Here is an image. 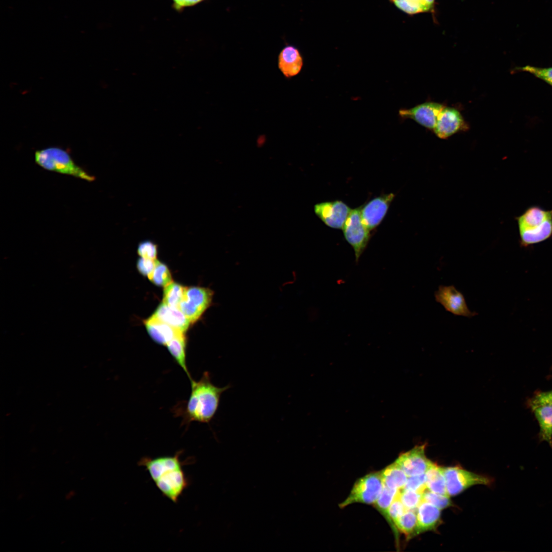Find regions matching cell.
Instances as JSON below:
<instances>
[{
    "instance_id": "6da1fadb",
    "label": "cell",
    "mask_w": 552,
    "mask_h": 552,
    "mask_svg": "<svg viewBox=\"0 0 552 552\" xmlns=\"http://www.w3.org/2000/svg\"><path fill=\"white\" fill-rule=\"evenodd\" d=\"M182 451L173 455L156 457H144L138 464L145 468L162 494L174 503H177L189 484L181 460Z\"/></svg>"
},
{
    "instance_id": "7a4b0ae2",
    "label": "cell",
    "mask_w": 552,
    "mask_h": 552,
    "mask_svg": "<svg viewBox=\"0 0 552 552\" xmlns=\"http://www.w3.org/2000/svg\"><path fill=\"white\" fill-rule=\"evenodd\" d=\"M190 382L191 392L186 408L187 418L189 421L209 423L217 410L221 395L230 386H215L208 372H204L199 380L192 379Z\"/></svg>"
},
{
    "instance_id": "3957f363",
    "label": "cell",
    "mask_w": 552,
    "mask_h": 552,
    "mask_svg": "<svg viewBox=\"0 0 552 552\" xmlns=\"http://www.w3.org/2000/svg\"><path fill=\"white\" fill-rule=\"evenodd\" d=\"M521 244L527 246L552 236V210L533 205L515 218Z\"/></svg>"
},
{
    "instance_id": "277c9868",
    "label": "cell",
    "mask_w": 552,
    "mask_h": 552,
    "mask_svg": "<svg viewBox=\"0 0 552 552\" xmlns=\"http://www.w3.org/2000/svg\"><path fill=\"white\" fill-rule=\"evenodd\" d=\"M36 163L42 168L61 174L69 175L88 181L95 177L75 163L69 153L57 147L44 148L35 152Z\"/></svg>"
},
{
    "instance_id": "5b68a950",
    "label": "cell",
    "mask_w": 552,
    "mask_h": 552,
    "mask_svg": "<svg viewBox=\"0 0 552 552\" xmlns=\"http://www.w3.org/2000/svg\"><path fill=\"white\" fill-rule=\"evenodd\" d=\"M383 487L381 472L371 473L358 479L348 497L339 504L340 508L354 503L374 504Z\"/></svg>"
},
{
    "instance_id": "8992f818",
    "label": "cell",
    "mask_w": 552,
    "mask_h": 552,
    "mask_svg": "<svg viewBox=\"0 0 552 552\" xmlns=\"http://www.w3.org/2000/svg\"><path fill=\"white\" fill-rule=\"evenodd\" d=\"M342 229L346 240L353 249L357 262L371 236V231L362 221L360 207L351 209Z\"/></svg>"
},
{
    "instance_id": "52a82bcc",
    "label": "cell",
    "mask_w": 552,
    "mask_h": 552,
    "mask_svg": "<svg viewBox=\"0 0 552 552\" xmlns=\"http://www.w3.org/2000/svg\"><path fill=\"white\" fill-rule=\"evenodd\" d=\"M213 295V291L208 288L198 286L187 287L179 309L191 323H194L212 305Z\"/></svg>"
},
{
    "instance_id": "ba28073f",
    "label": "cell",
    "mask_w": 552,
    "mask_h": 552,
    "mask_svg": "<svg viewBox=\"0 0 552 552\" xmlns=\"http://www.w3.org/2000/svg\"><path fill=\"white\" fill-rule=\"evenodd\" d=\"M447 494L455 496L475 485H488L490 479L486 476L464 470L458 467H442Z\"/></svg>"
},
{
    "instance_id": "9c48e42d",
    "label": "cell",
    "mask_w": 552,
    "mask_h": 552,
    "mask_svg": "<svg viewBox=\"0 0 552 552\" xmlns=\"http://www.w3.org/2000/svg\"><path fill=\"white\" fill-rule=\"evenodd\" d=\"M434 297L447 311L455 315L472 317L477 315L469 309L464 295L453 285H440Z\"/></svg>"
},
{
    "instance_id": "30bf717a",
    "label": "cell",
    "mask_w": 552,
    "mask_h": 552,
    "mask_svg": "<svg viewBox=\"0 0 552 552\" xmlns=\"http://www.w3.org/2000/svg\"><path fill=\"white\" fill-rule=\"evenodd\" d=\"M316 215L327 226L342 229L351 209L341 200L321 202L315 204Z\"/></svg>"
},
{
    "instance_id": "8fae6325",
    "label": "cell",
    "mask_w": 552,
    "mask_h": 552,
    "mask_svg": "<svg viewBox=\"0 0 552 552\" xmlns=\"http://www.w3.org/2000/svg\"><path fill=\"white\" fill-rule=\"evenodd\" d=\"M395 195L390 193L376 197L360 206L362 221L372 231L382 222Z\"/></svg>"
},
{
    "instance_id": "7c38bea8",
    "label": "cell",
    "mask_w": 552,
    "mask_h": 552,
    "mask_svg": "<svg viewBox=\"0 0 552 552\" xmlns=\"http://www.w3.org/2000/svg\"><path fill=\"white\" fill-rule=\"evenodd\" d=\"M426 446L425 444L416 446L395 462L408 477L424 474L433 463L425 455Z\"/></svg>"
},
{
    "instance_id": "4fadbf2b",
    "label": "cell",
    "mask_w": 552,
    "mask_h": 552,
    "mask_svg": "<svg viewBox=\"0 0 552 552\" xmlns=\"http://www.w3.org/2000/svg\"><path fill=\"white\" fill-rule=\"evenodd\" d=\"M445 106L436 102H428L409 109H401L399 116L410 119L428 129L433 130L438 116Z\"/></svg>"
},
{
    "instance_id": "5bb4252c",
    "label": "cell",
    "mask_w": 552,
    "mask_h": 552,
    "mask_svg": "<svg viewBox=\"0 0 552 552\" xmlns=\"http://www.w3.org/2000/svg\"><path fill=\"white\" fill-rule=\"evenodd\" d=\"M467 127L462 114L457 109L444 107L438 116L433 131L438 137L445 139L459 131L465 130Z\"/></svg>"
},
{
    "instance_id": "9a60e30c",
    "label": "cell",
    "mask_w": 552,
    "mask_h": 552,
    "mask_svg": "<svg viewBox=\"0 0 552 552\" xmlns=\"http://www.w3.org/2000/svg\"><path fill=\"white\" fill-rule=\"evenodd\" d=\"M528 404L539 423L540 439L552 446V402L535 395Z\"/></svg>"
},
{
    "instance_id": "2e32d148",
    "label": "cell",
    "mask_w": 552,
    "mask_h": 552,
    "mask_svg": "<svg viewBox=\"0 0 552 552\" xmlns=\"http://www.w3.org/2000/svg\"><path fill=\"white\" fill-rule=\"evenodd\" d=\"M303 64V58L299 50L293 45L285 46L279 53L278 67L287 78L298 75L302 69Z\"/></svg>"
},
{
    "instance_id": "e0dca14e",
    "label": "cell",
    "mask_w": 552,
    "mask_h": 552,
    "mask_svg": "<svg viewBox=\"0 0 552 552\" xmlns=\"http://www.w3.org/2000/svg\"><path fill=\"white\" fill-rule=\"evenodd\" d=\"M144 324L152 339L160 344L166 346L175 337L185 334L184 332L171 327L153 315L144 320Z\"/></svg>"
},
{
    "instance_id": "ac0fdd59",
    "label": "cell",
    "mask_w": 552,
    "mask_h": 552,
    "mask_svg": "<svg viewBox=\"0 0 552 552\" xmlns=\"http://www.w3.org/2000/svg\"><path fill=\"white\" fill-rule=\"evenodd\" d=\"M152 315L184 333L187 331L191 323L179 309L171 307L163 302L158 306Z\"/></svg>"
},
{
    "instance_id": "d6986e66",
    "label": "cell",
    "mask_w": 552,
    "mask_h": 552,
    "mask_svg": "<svg viewBox=\"0 0 552 552\" xmlns=\"http://www.w3.org/2000/svg\"><path fill=\"white\" fill-rule=\"evenodd\" d=\"M418 521L417 533L432 530L438 524L441 510L432 504L422 500L416 509Z\"/></svg>"
},
{
    "instance_id": "ffe728a7",
    "label": "cell",
    "mask_w": 552,
    "mask_h": 552,
    "mask_svg": "<svg viewBox=\"0 0 552 552\" xmlns=\"http://www.w3.org/2000/svg\"><path fill=\"white\" fill-rule=\"evenodd\" d=\"M400 10L409 15L434 12L435 0H390Z\"/></svg>"
},
{
    "instance_id": "44dd1931",
    "label": "cell",
    "mask_w": 552,
    "mask_h": 552,
    "mask_svg": "<svg viewBox=\"0 0 552 552\" xmlns=\"http://www.w3.org/2000/svg\"><path fill=\"white\" fill-rule=\"evenodd\" d=\"M425 474L427 490L434 493L448 495L442 467L432 463Z\"/></svg>"
},
{
    "instance_id": "7402d4cb",
    "label": "cell",
    "mask_w": 552,
    "mask_h": 552,
    "mask_svg": "<svg viewBox=\"0 0 552 552\" xmlns=\"http://www.w3.org/2000/svg\"><path fill=\"white\" fill-rule=\"evenodd\" d=\"M381 472L383 485L392 489L399 490L402 489L408 478L395 462Z\"/></svg>"
},
{
    "instance_id": "603a6c76",
    "label": "cell",
    "mask_w": 552,
    "mask_h": 552,
    "mask_svg": "<svg viewBox=\"0 0 552 552\" xmlns=\"http://www.w3.org/2000/svg\"><path fill=\"white\" fill-rule=\"evenodd\" d=\"M166 346L170 353L177 363L186 373L190 380L192 379L186 364L185 335L182 334L175 337L167 344Z\"/></svg>"
},
{
    "instance_id": "cb8c5ba5",
    "label": "cell",
    "mask_w": 552,
    "mask_h": 552,
    "mask_svg": "<svg viewBox=\"0 0 552 552\" xmlns=\"http://www.w3.org/2000/svg\"><path fill=\"white\" fill-rule=\"evenodd\" d=\"M416 510H406L396 523V528L408 537L418 534V521Z\"/></svg>"
},
{
    "instance_id": "d4e9b609",
    "label": "cell",
    "mask_w": 552,
    "mask_h": 552,
    "mask_svg": "<svg viewBox=\"0 0 552 552\" xmlns=\"http://www.w3.org/2000/svg\"><path fill=\"white\" fill-rule=\"evenodd\" d=\"M187 287L172 282L166 287L164 290L163 303L171 307L179 309V306L183 299Z\"/></svg>"
},
{
    "instance_id": "484cf974",
    "label": "cell",
    "mask_w": 552,
    "mask_h": 552,
    "mask_svg": "<svg viewBox=\"0 0 552 552\" xmlns=\"http://www.w3.org/2000/svg\"><path fill=\"white\" fill-rule=\"evenodd\" d=\"M399 490L392 489L383 485L382 490L376 501L374 503L376 509L387 520L388 510Z\"/></svg>"
},
{
    "instance_id": "4316f807",
    "label": "cell",
    "mask_w": 552,
    "mask_h": 552,
    "mask_svg": "<svg viewBox=\"0 0 552 552\" xmlns=\"http://www.w3.org/2000/svg\"><path fill=\"white\" fill-rule=\"evenodd\" d=\"M158 286L166 287L172 282L170 271L164 263L156 260L155 265L150 280Z\"/></svg>"
},
{
    "instance_id": "83f0119b",
    "label": "cell",
    "mask_w": 552,
    "mask_h": 552,
    "mask_svg": "<svg viewBox=\"0 0 552 552\" xmlns=\"http://www.w3.org/2000/svg\"><path fill=\"white\" fill-rule=\"evenodd\" d=\"M398 495L406 510L416 509L422 500V494L412 490L401 489Z\"/></svg>"
},
{
    "instance_id": "f1b7e54d",
    "label": "cell",
    "mask_w": 552,
    "mask_h": 552,
    "mask_svg": "<svg viewBox=\"0 0 552 552\" xmlns=\"http://www.w3.org/2000/svg\"><path fill=\"white\" fill-rule=\"evenodd\" d=\"M422 500L432 504L440 510L449 507L452 503L449 495L434 493L427 489L422 494Z\"/></svg>"
},
{
    "instance_id": "f546056e",
    "label": "cell",
    "mask_w": 552,
    "mask_h": 552,
    "mask_svg": "<svg viewBox=\"0 0 552 552\" xmlns=\"http://www.w3.org/2000/svg\"><path fill=\"white\" fill-rule=\"evenodd\" d=\"M398 494L388 508L387 520L395 532H396V523L397 520L406 510L399 499Z\"/></svg>"
},
{
    "instance_id": "4dcf8cb0",
    "label": "cell",
    "mask_w": 552,
    "mask_h": 552,
    "mask_svg": "<svg viewBox=\"0 0 552 552\" xmlns=\"http://www.w3.org/2000/svg\"><path fill=\"white\" fill-rule=\"evenodd\" d=\"M517 70L529 73L552 86V67L543 68L526 65L518 67Z\"/></svg>"
},
{
    "instance_id": "1f68e13d",
    "label": "cell",
    "mask_w": 552,
    "mask_h": 552,
    "mask_svg": "<svg viewBox=\"0 0 552 552\" xmlns=\"http://www.w3.org/2000/svg\"><path fill=\"white\" fill-rule=\"evenodd\" d=\"M402 489L412 490L423 494L427 489L425 473L408 477Z\"/></svg>"
},
{
    "instance_id": "d6a6232c",
    "label": "cell",
    "mask_w": 552,
    "mask_h": 552,
    "mask_svg": "<svg viewBox=\"0 0 552 552\" xmlns=\"http://www.w3.org/2000/svg\"><path fill=\"white\" fill-rule=\"evenodd\" d=\"M137 253L142 258L156 260L157 254V245L150 241H143L138 246Z\"/></svg>"
},
{
    "instance_id": "836d02e7",
    "label": "cell",
    "mask_w": 552,
    "mask_h": 552,
    "mask_svg": "<svg viewBox=\"0 0 552 552\" xmlns=\"http://www.w3.org/2000/svg\"><path fill=\"white\" fill-rule=\"evenodd\" d=\"M156 260L141 257L137 262V268L139 271L143 275L147 277L150 280L152 277Z\"/></svg>"
},
{
    "instance_id": "e575fe53",
    "label": "cell",
    "mask_w": 552,
    "mask_h": 552,
    "mask_svg": "<svg viewBox=\"0 0 552 552\" xmlns=\"http://www.w3.org/2000/svg\"><path fill=\"white\" fill-rule=\"evenodd\" d=\"M203 0H173L174 7L180 10L186 7L193 6Z\"/></svg>"
},
{
    "instance_id": "d590c367",
    "label": "cell",
    "mask_w": 552,
    "mask_h": 552,
    "mask_svg": "<svg viewBox=\"0 0 552 552\" xmlns=\"http://www.w3.org/2000/svg\"><path fill=\"white\" fill-rule=\"evenodd\" d=\"M536 395L540 399L552 402V390L539 393Z\"/></svg>"
}]
</instances>
